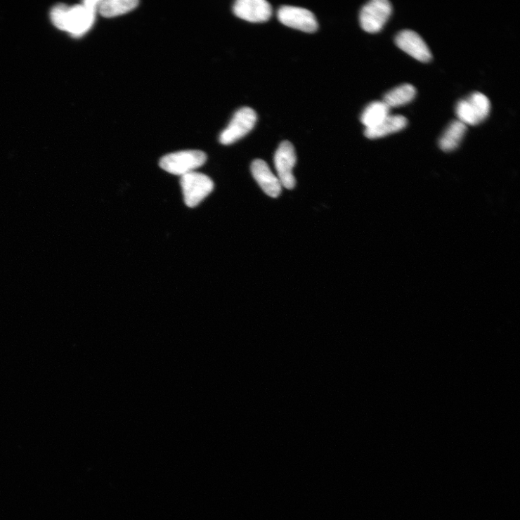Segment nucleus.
Segmentation results:
<instances>
[{
	"instance_id": "1a4fd4ad",
	"label": "nucleus",
	"mask_w": 520,
	"mask_h": 520,
	"mask_svg": "<svg viewBox=\"0 0 520 520\" xmlns=\"http://www.w3.org/2000/svg\"><path fill=\"white\" fill-rule=\"evenodd\" d=\"M396 44L401 49L415 60L429 63L432 60L431 52L420 34L410 30L401 32L396 37Z\"/></svg>"
},
{
	"instance_id": "4468645a",
	"label": "nucleus",
	"mask_w": 520,
	"mask_h": 520,
	"mask_svg": "<svg viewBox=\"0 0 520 520\" xmlns=\"http://www.w3.org/2000/svg\"><path fill=\"white\" fill-rule=\"evenodd\" d=\"M138 4L137 0H104L99 2L97 11L103 17L113 18L134 10Z\"/></svg>"
},
{
	"instance_id": "dca6fc26",
	"label": "nucleus",
	"mask_w": 520,
	"mask_h": 520,
	"mask_svg": "<svg viewBox=\"0 0 520 520\" xmlns=\"http://www.w3.org/2000/svg\"><path fill=\"white\" fill-rule=\"evenodd\" d=\"M416 95L415 87L410 84H403L387 92L383 101L389 108L405 105L412 101Z\"/></svg>"
},
{
	"instance_id": "2eb2a0df",
	"label": "nucleus",
	"mask_w": 520,
	"mask_h": 520,
	"mask_svg": "<svg viewBox=\"0 0 520 520\" xmlns=\"http://www.w3.org/2000/svg\"><path fill=\"white\" fill-rule=\"evenodd\" d=\"M390 108L382 101H375L369 104L363 112L360 121L366 128L379 124L389 115Z\"/></svg>"
},
{
	"instance_id": "f8f14e48",
	"label": "nucleus",
	"mask_w": 520,
	"mask_h": 520,
	"mask_svg": "<svg viewBox=\"0 0 520 520\" xmlns=\"http://www.w3.org/2000/svg\"><path fill=\"white\" fill-rule=\"evenodd\" d=\"M408 125V119L402 115H389L379 124L366 128L364 135L370 139L384 138L401 131Z\"/></svg>"
},
{
	"instance_id": "f03ea898",
	"label": "nucleus",
	"mask_w": 520,
	"mask_h": 520,
	"mask_svg": "<svg viewBox=\"0 0 520 520\" xmlns=\"http://www.w3.org/2000/svg\"><path fill=\"white\" fill-rule=\"evenodd\" d=\"M455 110L459 121L465 125H477L488 116L490 103L484 94L476 92L460 100Z\"/></svg>"
},
{
	"instance_id": "0eeeda50",
	"label": "nucleus",
	"mask_w": 520,
	"mask_h": 520,
	"mask_svg": "<svg viewBox=\"0 0 520 520\" xmlns=\"http://www.w3.org/2000/svg\"><path fill=\"white\" fill-rule=\"evenodd\" d=\"M99 2L92 0L70 8L67 32L74 37L85 34L92 27Z\"/></svg>"
},
{
	"instance_id": "39448f33",
	"label": "nucleus",
	"mask_w": 520,
	"mask_h": 520,
	"mask_svg": "<svg viewBox=\"0 0 520 520\" xmlns=\"http://www.w3.org/2000/svg\"><path fill=\"white\" fill-rule=\"evenodd\" d=\"M256 119V114L252 109L244 108L239 110L221 133L220 143L226 145L236 143L252 131Z\"/></svg>"
},
{
	"instance_id": "f3484780",
	"label": "nucleus",
	"mask_w": 520,
	"mask_h": 520,
	"mask_svg": "<svg viewBox=\"0 0 520 520\" xmlns=\"http://www.w3.org/2000/svg\"><path fill=\"white\" fill-rule=\"evenodd\" d=\"M70 8L64 5H59L52 9L51 18L52 22L60 30L66 31Z\"/></svg>"
},
{
	"instance_id": "9d476101",
	"label": "nucleus",
	"mask_w": 520,
	"mask_h": 520,
	"mask_svg": "<svg viewBox=\"0 0 520 520\" xmlns=\"http://www.w3.org/2000/svg\"><path fill=\"white\" fill-rule=\"evenodd\" d=\"M238 18L251 22L268 21L273 13L272 6L266 0H239L233 7Z\"/></svg>"
},
{
	"instance_id": "7ed1b4c3",
	"label": "nucleus",
	"mask_w": 520,
	"mask_h": 520,
	"mask_svg": "<svg viewBox=\"0 0 520 520\" xmlns=\"http://www.w3.org/2000/svg\"><path fill=\"white\" fill-rule=\"evenodd\" d=\"M180 184L185 202L190 207L197 206L214 188L209 176L195 171L181 176Z\"/></svg>"
},
{
	"instance_id": "6e6552de",
	"label": "nucleus",
	"mask_w": 520,
	"mask_h": 520,
	"mask_svg": "<svg viewBox=\"0 0 520 520\" xmlns=\"http://www.w3.org/2000/svg\"><path fill=\"white\" fill-rule=\"evenodd\" d=\"M278 18L282 24L303 32L314 33L318 30L316 15L304 8L282 6L278 11Z\"/></svg>"
},
{
	"instance_id": "20e7f679",
	"label": "nucleus",
	"mask_w": 520,
	"mask_h": 520,
	"mask_svg": "<svg viewBox=\"0 0 520 520\" xmlns=\"http://www.w3.org/2000/svg\"><path fill=\"white\" fill-rule=\"evenodd\" d=\"M392 12V5L387 0H372L360 12L359 21L362 30L371 34L380 32Z\"/></svg>"
},
{
	"instance_id": "423d86ee",
	"label": "nucleus",
	"mask_w": 520,
	"mask_h": 520,
	"mask_svg": "<svg viewBox=\"0 0 520 520\" xmlns=\"http://www.w3.org/2000/svg\"><path fill=\"white\" fill-rule=\"evenodd\" d=\"M297 163V155L294 145L290 141L282 142L274 156V164L282 187L292 190L296 186V178L293 169Z\"/></svg>"
},
{
	"instance_id": "f257e3e1",
	"label": "nucleus",
	"mask_w": 520,
	"mask_h": 520,
	"mask_svg": "<svg viewBox=\"0 0 520 520\" xmlns=\"http://www.w3.org/2000/svg\"><path fill=\"white\" fill-rule=\"evenodd\" d=\"M207 160L206 154L200 150H184L168 154L160 165L164 171L174 175L184 176L202 167Z\"/></svg>"
},
{
	"instance_id": "9b49d317",
	"label": "nucleus",
	"mask_w": 520,
	"mask_h": 520,
	"mask_svg": "<svg viewBox=\"0 0 520 520\" xmlns=\"http://www.w3.org/2000/svg\"><path fill=\"white\" fill-rule=\"evenodd\" d=\"M253 177L260 188L270 197H278L282 191V185L278 176L264 160H256L251 166Z\"/></svg>"
},
{
	"instance_id": "ddd939ff",
	"label": "nucleus",
	"mask_w": 520,
	"mask_h": 520,
	"mask_svg": "<svg viewBox=\"0 0 520 520\" xmlns=\"http://www.w3.org/2000/svg\"><path fill=\"white\" fill-rule=\"evenodd\" d=\"M467 131V126L459 120L453 121L446 129L439 140V147L448 152L456 149L462 141Z\"/></svg>"
}]
</instances>
